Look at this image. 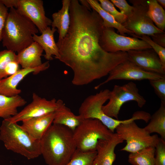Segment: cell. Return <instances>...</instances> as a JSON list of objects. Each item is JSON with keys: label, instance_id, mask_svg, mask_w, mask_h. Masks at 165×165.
Listing matches in <instances>:
<instances>
[{"label": "cell", "instance_id": "obj_9", "mask_svg": "<svg viewBox=\"0 0 165 165\" xmlns=\"http://www.w3.org/2000/svg\"><path fill=\"white\" fill-rule=\"evenodd\" d=\"M133 9L126 21L122 25L138 37L149 36L157 33H165L157 28L147 13L148 6L146 0H130Z\"/></svg>", "mask_w": 165, "mask_h": 165}, {"label": "cell", "instance_id": "obj_24", "mask_svg": "<svg viewBox=\"0 0 165 165\" xmlns=\"http://www.w3.org/2000/svg\"><path fill=\"white\" fill-rule=\"evenodd\" d=\"M148 124L144 129L148 133H156L165 141V102L161 101L158 109L151 116Z\"/></svg>", "mask_w": 165, "mask_h": 165}, {"label": "cell", "instance_id": "obj_35", "mask_svg": "<svg viewBox=\"0 0 165 165\" xmlns=\"http://www.w3.org/2000/svg\"><path fill=\"white\" fill-rule=\"evenodd\" d=\"M149 37L154 42L165 47V33H157Z\"/></svg>", "mask_w": 165, "mask_h": 165}, {"label": "cell", "instance_id": "obj_3", "mask_svg": "<svg viewBox=\"0 0 165 165\" xmlns=\"http://www.w3.org/2000/svg\"><path fill=\"white\" fill-rule=\"evenodd\" d=\"M38 31L30 19L15 8H10L2 32V45L18 53L34 42L33 36Z\"/></svg>", "mask_w": 165, "mask_h": 165}, {"label": "cell", "instance_id": "obj_22", "mask_svg": "<svg viewBox=\"0 0 165 165\" xmlns=\"http://www.w3.org/2000/svg\"><path fill=\"white\" fill-rule=\"evenodd\" d=\"M87 1L91 8L95 11L101 18L104 27L115 28L120 35L126 36L127 34L132 37L138 38V37L133 32L126 29L122 24L117 22L112 16L103 10L98 1L87 0Z\"/></svg>", "mask_w": 165, "mask_h": 165}, {"label": "cell", "instance_id": "obj_28", "mask_svg": "<svg viewBox=\"0 0 165 165\" xmlns=\"http://www.w3.org/2000/svg\"><path fill=\"white\" fill-rule=\"evenodd\" d=\"M96 151L83 152L76 149L72 158L65 165H94Z\"/></svg>", "mask_w": 165, "mask_h": 165}, {"label": "cell", "instance_id": "obj_8", "mask_svg": "<svg viewBox=\"0 0 165 165\" xmlns=\"http://www.w3.org/2000/svg\"><path fill=\"white\" fill-rule=\"evenodd\" d=\"M108 103L102 107V110L107 116L118 119L121 108L125 103L130 101L136 102L142 108L146 100L139 93L136 84L130 82L122 86L115 85L110 91Z\"/></svg>", "mask_w": 165, "mask_h": 165}, {"label": "cell", "instance_id": "obj_15", "mask_svg": "<svg viewBox=\"0 0 165 165\" xmlns=\"http://www.w3.org/2000/svg\"><path fill=\"white\" fill-rule=\"evenodd\" d=\"M50 66L49 61H47L37 68L19 69L13 74L0 80V94L8 97L19 95L21 90L17 88V86L25 77L31 73L37 74L48 69Z\"/></svg>", "mask_w": 165, "mask_h": 165}, {"label": "cell", "instance_id": "obj_25", "mask_svg": "<svg viewBox=\"0 0 165 165\" xmlns=\"http://www.w3.org/2000/svg\"><path fill=\"white\" fill-rule=\"evenodd\" d=\"M15 52L8 50L0 51V80L13 74L19 69Z\"/></svg>", "mask_w": 165, "mask_h": 165}, {"label": "cell", "instance_id": "obj_4", "mask_svg": "<svg viewBox=\"0 0 165 165\" xmlns=\"http://www.w3.org/2000/svg\"><path fill=\"white\" fill-rule=\"evenodd\" d=\"M0 140L6 149L28 160L41 155L40 141L32 138L17 123L3 119L0 127Z\"/></svg>", "mask_w": 165, "mask_h": 165}, {"label": "cell", "instance_id": "obj_20", "mask_svg": "<svg viewBox=\"0 0 165 165\" xmlns=\"http://www.w3.org/2000/svg\"><path fill=\"white\" fill-rule=\"evenodd\" d=\"M57 102V108L53 123L64 125L73 131L83 119L79 115H75L62 100L58 99Z\"/></svg>", "mask_w": 165, "mask_h": 165}, {"label": "cell", "instance_id": "obj_23", "mask_svg": "<svg viewBox=\"0 0 165 165\" xmlns=\"http://www.w3.org/2000/svg\"><path fill=\"white\" fill-rule=\"evenodd\" d=\"M26 101L19 95L8 97L0 94V118L9 119L18 113V108L24 105Z\"/></svg>", "mask_w": 165, "mask_h": 165}, {"label": "cell", "instance_id": "obj_7", "mask_svg": "<svg viewBox=\"0 0 165 165\" xmlns=\"http://www.w3.org/2000/svg\"><path fill=\"white\" fill-rule=\"evenodd\" d=\"M115 130L119 136L126 142L120 150L130 153L148 146L155 147L159 138L157 134L151 135L144 128L139 127L135 121L121 123Z\"/></svg>", "mask_w": 165, "mask_h": 165}, {"label": "cell", "instance_id": "obj_34", "mask_svg": "<svg viewBox=\"0 0 165 165\" xmlns=\"http://www.w3.org/2000/svg\"><path fill=\"white\" fill-rule=\"evenodd\" d=\"M8 8L0 0V41H2V34L9 14Z\"/></svg>", "mask_w": 165, "mask_h": 165}, {"label": "cell", "instance_id": "obj_21", "mask_svg": "<svg viewBox=\"0 0 165 165\" xmlns=\"http://www.w3.org/2000/svg\"><path fill=\"white\" fill-rule=\"evenodd\" d=\"M71 0H62V6L58 12L52 15V28L57 29L59 34L57 42H61L65 37L69 29L70 17L69 8Z\"/></svg>", "mask_w": 165, "mask_h": 165}, {"label": "cell", "instance_id": "obj_30", "mask_svg": "<svg viewBox=\"0 0 165 165\" xmlns=\"http://www.w3.org/2000/svg\"><path fill=\"white\" fill-rule=\"evenodd\" d=\"M138 38L144 41L150 46L157 54L163 66L165 68V48L154 42L148 36L142 35L138 37Z\"/></svg>", "mask_w": 165, "mask_h": 165}, {"label": "cell", "instance_id": "obj_2", "mask_svg": "<svg viewBox=\"0 0 165 165\" xmlns=\"http://www.w3.org/2000/svg\"><path fill=\"white\" fill-rule=\"evenodd\" d=\"M41 155L48 165H65L77 149L73 131L53 123L40 140Z\"/></svg>", "mask_w": 165, "mask_h": 165}, {"label": "cell", "instance_id": "obj_27", "mask_svg": "<svg viewBox=\"0 0 165 165\" xmlns=\"http://www.w3.org/2000/svg\"><path fill=\"white\" fill-rule=\"evenodd\" d=\"M147 2L148 6L147 12L148 16L157 28L164 31L165 29V10L156 0H148Z\"/></svg>", "mask_w": 165, "mask_h": 165}, {"label": "cell", "instance_id": "obj_29", "mask_svg": "<svg viewBox=\"0 0 165 165\" xmlns=\"http://www.w3.org/2000/svg\"><path fill=\"white\" fill-rule=\"evenodd\" d=\"M98 1L103 9L112 16L118 23L122 24L126 21L127 17L117 10L110 1L108 0Z\"/></svg>", "mask_w": 165, "mask_h": 165}, {"label": "cell", "instance_id": "obj_36", "mask_svg": "<svg viewBox=\"0 0 165 165\" xmlns=\"http://www.w3.org/2000/svg\"><path fill=\"white\" fill-rule=\"evenodd\" d=\"M0 1L8 8H16L18 0H0Z\"/></svg>", "mask_w": 165, "mask_h": 165}, {"label": "cell", "instance_id": "obj_26", "mask_svg": "<svg viewBox=\"0 0 165 165\" xmlns=\"http://www.w3.org/2000/svg\"><path fill=\"white\" fill-rule=\"evenodd\" d=\"M155 148L148 146L130 153L128 162L132 165H154Z\"/></svg>", "mask_w": 165, "mask_h": 165}, {"label": "cell", "instance_id": "obj_31", "mask_svg": "<svg viewBox=\"0 0 165 165\" xmlns=\"http://www.w3.org/2000/svg\"><path fill=\"white\" fill-rule=\"evenodd\" d=\"M155 148L154 165H165V141L159 138Z\"/></svg>", "mask_w": 165, "mask_h": 165}, {"label": "cell", "instance_id": "obj_5", "mask_svg": "<svg viewBox=\"0 0 165 165\" xmlns=\"http://www.w3.org/2000/svg\"><path fill=\"white\" fill-rule=\"evenodd\" d=\"M113 133L99 120L95 119H83L73 131L77 149L83 152L96 151L100 140L109 139Z\"/></svg>", "mask_w": 165, "mask_h": 165}, {"label": "cell", "instance_id": "obj_19", "mask_svg": "<svg viewBox=\"0 0 165 165\" xmlns=\"http://www.w3.org/2000/svg\"><path fill=\"white\" fill-rule=\"evenodd\" d=\"M57 31L56 28H51L48 27L40 35L35 34L33 37L34 41L38 43L45 51L44 57L48 61L53 59L52 56H54L55 58L58 59L60 57L59 49L54 37V33Z\"/></svg>", "mask_w": 165, "mask_h": 165}, {"label": "cell", "instance_id": "obj_1", "mask_svg": "<svg viewBox=\"0 0 165 165\" xmlns=\"http://www.w3.org/2000/svg\"><path fill=\"white\" fill-rule=\"evenodd\" d=\"M69 14L68 31L56 44L58 59L73 72L72 84L87 85L108 75L117 65L128 60L127 52L108 53L100 46L104 27L101 18L95 11L89 10L79 0H71Z\"/></svg>", "mask_w": 165, "mask_h": 165}, {"label": "cell", "instance_id": "obj_38", "mask_svg": "<svg viewBox=\"0 0 165 165\" xmlns=\"http://www.w3.org/2000/svg\"><path fill=\"white\" fill-rule=\"evenodd\" d=\"M158 4L163 8H165V0H157Z\"/></svg>", "mask_w": 165, "mask_h": 165}, {"label": "cell", "instance_id": "obj_14", "mask_svg": "<svg viewBox=\"0 0 165 165\" xmlns=\"http://www.w3.org/2000/svg\"><path fill=\"white\" fill-rule=\"evenodd\" d=\"M127 52L128 60L143 70L165 76V68L152 48L130 50Z\"/></svg>", "mask_w": 165, "mask_h": 165}, {"label": "cell", "instance_id": "obj_10", "mask_svg": "<svg viewBox=\"0 0 165 165\" xmlns=\"http://www.w3.org/2000/svg\"><path fill=\"white\" fill-rule=\"evenodd\" d=\"M99 44L104 50L110 53L152 48L144 41L119 34L112 28L103 27Z\"/></svg>", "mask_w": 165, "mask_h": 165}, {"label": "cell", "instance_id": "obj_6", "mask_svg": "<svg viewBox=\"0 0 165 165\" xmlns=\"http://www.w3.org/2000/svg\"><path fill=\"white\" fill-rule=\"evenodd\" d=\"M110 90L105 89L87 97L81 104L79 110V115L83 119L92 118L99 120L112 133L121 123L130 121L128 119L119 120L110 117L105 114L102 107L108 100Z\"/></svg>", "mask_w": 165, "mask_h": 165}, {"label": "cell", "instance_id": "obj_16", "mask_svg": "<svg viewBox=\"0 0 165 165\" xmlns=\"http://www.w3.org/2000/svg\"><path fill=\"white\" fill-rule=\"evenodd\" d=\"M123 141L116 133H113L108 139L99 140L97 146L94 165H112L116 157L115 148Z\"/></svg>", "mask_w": 165, "mask_h": 165}, {"label": "cell", "instance_id": "obj_32", "mask_svg": "<svg viewBox=\"0 0 165 165\" xmlns=\"http://www.w3.org/2000/svg\"><path fill=\"white\" fill-rule=\"evenodd\" d=\"M149 82L161 101L165 102V77Z\"/></svg>", "mask_w": 165, "mask_h": 165}, {"label": "cell", "instance_id": "obj_37", "mask_svg": "<svg viewBox=\"0 0 165 165\" xmlns=\"http://www.w3.org/2000/svg\"><path fill=\"white\" fill-rule=\"evenodd\" d=\"M80 4L83 6H85V7L89 9V10H91L92 9L90 7V6L87 1L86 0H79Z\"/></svg>", "mask_w": 165, "mask_h": 165}, {"label": "cell", "instance_id": "obj_12", "mask_svg": "<svg viewBox=\"0 0 165 165\" xmlns=\"http://www.w3.org/2000/svg\"><path fill=\"white\" fill-rule=\"evenodd\" d=\"M31 102L15 116L6 119L12 123H17L24 120L40 117L54 112L57 108L56 100H47L33 93Z\"/></svg>", "mask_w": 165, "mask_h": 165}, {"label": "cell", "instance_id": "obj_33", "mask_svg": "<svg viewBox=\"0 0 165 165\" xmlns=\"http://www.w3.org/2000/svg\"><path fill=\"white\" fill-rule=\"evenodd\" d=\"M110 1L119 9L121 13L127 17L131 13L133 7L130 5L126 0H111Z\"/></svg>", "mask_w": 165, "mask_h": 165}, {"label": "cell", "instance_id": "obj_17", "mask_svg": "<svg viewBox=\"0 0 165 165\" xmlns=\"http://www.w3.org/2000/svg\"><path fill=\"white\" fill-rule=\"evenodd\" d=\"M54 112L24 120L21 127L34 139L40 141L53 124Z\"/></svg>", "mask_w": 165, "mask_h": 165}, {"label": "cell", "instance_id": "obj_13", "mask_svg": "<svg viewBox=\"0 0 165 165\" xmlns=\"http://www.w3.org/2000/svg\"><path fill=\"white\" fill-rule=\"evenodd\" d=\"M30 19L41 33L51 26L52 20L46 16L41 0H18L15 8Z\"/></svg>", "mask_w": 165, "mask_h": 165}, {"label": "cell", "instance_id": "obj_11", "mask_svg": "<svg viewBox=\"0 0 165 165\" xmlns=\"http://www.w3.org/2000/svg\"><path fill=\"white\" fill-rule=\"evenodd\" d=\"M107 79L94 87L97 90L109 82L116 80L140 81L155 80L165 77L160 74L144 71L127 60L117 65L109 73Z\"/></svg>", "mask_w": 165, "mask_h": 165}, {"label": "cell", "instance_id": "obj_18", "mask_svg": "<svg viewBox=\"0 0 165 165\" xmlns=\"http://www.w3.org/2000/svg\"><path fill=\"white\" fill-rule=\"evenodd\" d=\"M43 51L41 46L36 42H34L18 53L17 62L22 68L39 67L43 64L41 57Z\"/></svg>", "mask_w": 165, "mask_h": 165}]
</instances>
